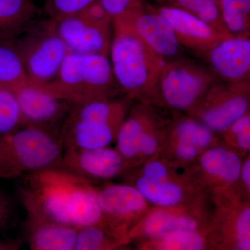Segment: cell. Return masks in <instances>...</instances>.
Returning <instances> with one entry per match:
<instances>
[{
	"label": "cell",
	"instance_id": "cell-1",
	"mask_svg": "<svg viewBox=\"0 0 250 250\" xmlns=\"http://www.w3.org/2000/svg\"><path fill=\"white\" fill-rule=\"evenodd\" d=\"M18 194L27 215L80 229L104 223L95 182L60 166L22 177Z\"/></svg>",
	"mask_w": 250,
	"mask_h": 250
},
{
	"label": "cell",
	"instance_id": "cell-2",
	"mask_svg": "<svg viewBox=\"0 0 250 250\" xmlns=\"http://www.w3.org/2000/svg\"><path fill=\"white\" fill-rule=\"evenodd\" d=\"M132 15L113 20L109 59L118 87L126 98L148 104L166 62L135 31Z\"/></svg>",
	"mask_w": 250,
	"mask_h": 250
},
{
	"label": "cell",
	"instance_id": "cell-3",
	"mask_svg": "<svg viewBox=\"0 0 250 250\" xmlns=\"http://www.w3.org/2000/svg\"><path fill=\"white\" fill-rule=\"evenodd\" d=\"M39 86L73 104L114 98L121 90L109 56L73 52L67 54L52 82Z\"/></svg>",
	"mask_w": 250,
	"mask_h": 250
},
{
	"label": "cell",
	"instance_id": "cell-4",
	"mask_svg": "<svg viewBox=\"0 0 250 250\" xmlns=\"http://www.w3.org/2000/svg\"><path fill=\"white\" fill-rule=\"evenodd\" d=\"M128 113L127 101L115 97L74 104L61 129L65 150L110 146Z\"/></svg>",
	"mask_w": 250,
	"mask_h": 250
},
{
	"label": "cell",
	"instance_id": "cell-5",
	"mask_svg": "<svg viewBox=\"0 0 250 250\" xmlns=\"http://www.w3.org/2000/svg\"><path fill=\"white\" fill-rule=\"evenodd\" d=\"M65 148L60 136L25 126L0 138V179L22 178L57 166Z\"/></svg>",
	"mask_w": 250,
	"mask_h": 250
},
{
	"label": "cell",
	"instance_id": "cell-6",
	"mask_svg": "<svg viewBox=\"0 0 250 250\" xmlns=\"http://www.w3.org/2000/svg\"><path fill=\"white\" fill-rule=\"evenodd\" d=\"M14 41L28 80L36 85L52 82L70 53L56 30L54 21L48 18H41Z\"/></svg>",
	"mask_w": 250,
	"mask_h": 250
},
{
	"label": "cell",
	"instance_id": "cell-7",
	"mask_svg": "<svg viewBox=\"0 0 250 250\" xmlns=\"http://www.w3.org/2000/svg\"><path fill=\"white\" fill-rule=\"evenodd\" d=\"M201 64L186 59L165 62L161 70L153 100L156 96L169 107L192 111L208 89L219 80Z\"/></svg>",
	"mask_w": 250,
	"mask_h": 250
},
{
	"label": "cell",
	"instance_id": "cell-8",
	"mask_svg": "<svg viewBox=\"0 0 250 250\" xmlns=\"http://www.w3.org/2000/svg\"><path fill=\"white\" fill-rule=\"evenodd\" d=\"M54 23L70 52L109 56L113 19L99 0L78 14Z\"/></svg>",
	"mask_w": 250,
	"mask_h": 250
},
{
	"label": "cell",
	"instance_id": "cell-9",
	"mask_svg": "<svg viewBox=\"0 0 250 250\" xmlns=\"http://www.w3.org/2000/svg\"><path fill=\"white\" fill-rule=\"evenodd\" d=\"M97 201L104 223L126 242L131 230L149 211V202L129 183L97 186Z\"/></svg>",
	"mask_w": 250,
	"mask_h": 250
},
{
	"label": "cell",
	"instance_id": "cell-10",
	"mask_svg": "<svg viewBox=\"0 0 250 250\" xmlns=\"http://www.w3.org/2000/svg\"><path fill=\"white\" fill-rule=\"evenodd\" d=\"M250 111V85L218 82L192 110L213 132H225Z\"/></svg>",
	"mask_w": 250,
	"mask_h": 250
},
{
	"label": "cell",
	"instance_id": "cell-11",
	"mask_svg": "<svg viewBox=\"0 0 250 250\" xmlns=\"http://www.w3.org/2000/svg\"><path fill=\"white\" fill-rule=\"evenodd\" d=\"M12 89L24 126H36L60 136L62 125L73 104L29 81Z\"/></svg>",
	"mask_w": 250,
	"mask_h": 250
},
{
	"label": "cell",
	"instance_id": "cell-12",
	"mask_svg": "<svg viewBox=\"0 0 250 250\" xmlns=\"http://www.w3.org/2000/svg\"><path fill=\"white\" fill-rule=\"evenodd\" d=\"M58 166L95 183L116 178L130 170L123 156L109 146L65 149Z\"/></svg>",
	"mask_w": 250,
	"mask_h": 250
},
{
	"label": "cell",
	"instance_id": "cell-13",
	"mask_svg": "<svg viewBox=\"0 0 250 250\" xmlns=\"http://www.w3.org/2000/svg\"><path fill=\"white\" fill-rule=\"evenodd\" d=\"M170 22L182 47L207 58L213 47L225 38L209 24L193 14L171 6L148 4Z\"/></svg>",
	"mask_w": 250,
	"mask_h": 250
},
{
	"label": "cell",
	"instance_id": "cell-14",
	"mask_svg": "<svg viewBox=\"0 0 250 250\" xmlns=\"http://www.w3.org/2000/svg\"><path fill=\"white\" fill-rule=\"evenodd\" d=\"M206 59L219 81L250 85V37L225 38Z\"/></svg>",
	"mask_w": 250,
	"mask_h": 250
},
{
	"label": "cell",
	"instance_id": "cell-15",
	"mask_svg": "<svg viewBox=\"0 0 250 250\" xmlns=\"http://www.w3.org/2000/svg\"><path fill=\"white\" fill-rule=\"evenodd\" d=\"M135 31L165 62L177 59L182 46L170 22L147 3L131 16Z\"/></svg>",
	"mask_w": 250,
	"mask_h": 250
},
{
	"label": "cell",
	"instance_id": "cell-16",
	"mask_svg": "<svg viewBox=\"0 0 250 250\" xmlns=\"http://www.w3.org/2000/svg\"><path fill=\"white\" fill-rule=\"evenodd\" d=\"M157 125L155 115L149 104L140 103L129 111L116 139L117 150L127 163L130 169L141 164L140 147L149 130Z\"/></svg>",
	"mask_w": 250,
	"mask_h": 250
},
{
	"label": "cell",
	"instance_id": "cell-17",
	"mask_svg": "<svg viewBox=\"0 0 250 250\" xmlns=\"http://www.w3.org/2000/svg\"><path fill=\"white\" fill-rule=\"evenodd\" d=\"M24 235L31 250H75L76 227L27 215Z\"/></svg>",
	"mask_w": 250,
	"mask_h": 250
},
{
	"label": "cell",
	"instance_id": "cell-18",
	"mask_svg": "<svg viewBox=\"0 0 250 250\" xmlns=\"http://www.w3.org/2000/svg\"><path fill=\"white\" fill-rule=\"evenodd\" d=\"M183 230H199L196 219L163 208L148 211L131 230L128 240L139 241L141 246Z\"/></svg>",
	"mask_w": 250,
	"mask_h": 250
},
{
	"label": "cell",
	"instance_id": "cell-19",
	"mask_svg": "<svg viewBox=\"0 0 250 250\" xmlns=\"http://www.w3.org/2000/svg\"><path fill=\"white\" fill-rule=\"evenodd\" d=\"M31 0H0V41H14L41 18Z\"/></svg>",
	"mask_w": 250,
	"mask_h": 250
},
{
	"label": "cell",
	"instance_id": "cell-20",
	"mask_svg": "<svg viewBox=\"0 0 250 250\" xmlns=\"http://www.w3.org/2000/svg\"><path fill=\"white\" fill-rule=\"evenodd\" d=\"M129 182L137 188L149 203L161 208H172L183 202L185 192L183 188L172 179L152 180L137 172H130Z\"/></svg>",
	"mask_w": 250,
	"mask_h": 250
},
{
	"label": "cell",
	"instance_id": "cell-21",
	"mask_svg": "<svg viewBox=\"0 0 250 250\" xmlns=\"http://www.w3.org/2000/svg\"><path fill=\"white\" fill-rule=\"evenodd\" d=\"M200 164L206 173L223 183L234 184L241 177V158L227 148H208L200 156Z\"/></svg>",
	"mask_w": 250,
	"mask_h": 250
},
{
	"label": "cell",
	"instance_id": "cell-22",
	"mask_svg": "<svg viewBox=\"0 0 250 250\" xmlns=\"http://www.w3.org/2000/svg\"><path fill=\"white\" fill-rule=\"evenodd\" d=\"M156 6H171L193 14L209 24L226 36L229 34L224 25L217 0H154Z\"/></svg>",
	"mask_w": 250,
	"mask_h": 250
},
{
	"label": "cell",
	"instance_id": "cell-23",
	"mask_svg": "<svg viewBox=\"0 0 250 250\" xmlns=\"http://www.w3.org/2000/svg\"><path fill=\"white\" fill-rule=\"evenodd\" d=\"M14 41H0V86L10 88L29 81Z\"/></svg>",
	"mask_w": 250,
	"mask_h": 250
},
{
	"label": "cell",
	"instance_id": "cell-24",
	"mask_svg": "<svg viewBox=\"0 0 250 250\" xmlns=\"http://www.w3.org/2000/svg\"><path fill=\"white\" fill-rule=\"evenodd\" d=\"M126 243L104 223H95L79 229L75 250H114Z\"/></svg>",
	"mask_w": 250,
	"mask_h": 250
},
{
	"label": "cell",
	"instance_id": "cell-25",
	"mask_svg": "<svg viewBox=\"0 0 250 250\" xmlns=\"http://www.w3.org/2000/svg\"><path fill=\"white\" fill-rule=\"evenodd\" d=\"M224 25L232 36L249 37L250 0H217Z\"/></svg>",
	"mask_w": 250,
	"mask_h": 250
},
{
	"label": "cell",
	"instance_id": "cell-26",
	"mask_svg": "<svg viewBox=\"0 0 250 250\" xmlns=\"http://www.w3.org/2000/svg\"><path fill=\"white\" fill-rule=\"evenodd\" d=\"M172 136L174 141L190 145L200 151L208 149L214 141V132L200 121L181 120L174 125Z\"/></svg>",
	"mask_w": 250,
	"mask_h": 250
},
{
	"label": "cell",
	"instance_id": "cell-27",
	"mask_svg": "<svg viewBox=\"0 0 250 250\" xmlns=\"http://www.w3.org/2000/svg\"><path fill=\"white\" fill-rule=\"evenodd\" d=\"M152 244L153 248L162 250H200L205 249L206 241L199 230H183L145 243L140 246L144 248Z\"/></svg>",
	"mask_w": 250,
	"mask_h": 250
},
{
	"label": "cell",
	"instance_id": "cell-28",
	"mask_svg": "<svg viewBox=\"0 0 250 250\" xmlns=\"http://www.w3.org/2000/svg\"><path fill=\"white\" fill-rule=\"evenodd\" d=\"M24 126L12 88L0 86V138Z\"/></svg>",
	"mask_w": 250,
	"mask_h": 250
},
{
	"label": "cell",
	"instance_id": "cell-29",
	"mask_svg": "<svg viewBox=\"0 0 250 250\" xmlns=\"http://www.w3.org/2000/svg\"><path fill=\"white\" fill-rule=\"evenodd\" d=\"M229 232L233 249L250 250V205L236 210L231 222Z\"/></svg>",
	"mask_w": 250,
	"mask_h": 250
},
{
	"label": "cell",
	"instance_id": "cell-30",
	"mask_svg": "<svg viewBox=\"0 0 250 250\" xmlns=\"http://www.w3.org/2000/svg\"><path fill=\"white\" fill-rule=\"evenodd\" d=\"M97 0H45L44 13L49 19L59 21L78 14L89 7Z\"/></svg>",
	"mask_w": 250,
	"mask_h": 250
},
{
	"label": "cell",
	"instance_id": "cell-31",
	"mask_svg": "<svg viewBox=\"0 0 250 250\" xmlns=\"http://www.w3.org/2000/svg\"><path fill=\"white\" fill-rule=\"evenodd\" d=\"M112 19L124 17L144 6L145 0H99Z\"/></svg>",
	"mask_w": 250,
	"mask_h": 250
},
{
	"label": "cell",
	"instance_id": "cell-32",
	"mask_svg": "<svg viewBox=\"0 0 250 250\" xmlns=\"http://www.w3.org/2000/svg\"><path fill=\"white\" fill-rule=\"evenodd\" d=\"M227 132L232 136L238 147L250 151V111L237 120Z\"/></svg>",
	"mask_w": 250,
	"mask_h": 250
},
{
	"label": "cell",
	"instance_id": "cell-33",
	"mask_svg": "<svg viewBox=\"0 0 250 250\" xmlns=\"http://www.w3.org/2000/svg\"><path fill=\"white\" fill-rule=\"evenodd\" d=\"M146 178L152 180H165L170 178V172L167 166L160 161L149 160L144 161L139 170L136 171Z\"/></svg>",
	"mask_w": 250,
	"mask_h": 250
},
{
	"label": "cell",
	"instance_id": "cell-34",
	"mask_svg": "<svg viewBox=\"0 0 250 250\" xmlns=\"http://www.w3.org/2000/svg\"><path fill=\"white\" fill-rule=\"evenodd\" d=\"M14 218V205L9 197L0 190V231L9 228Z\"/></svg>",
	"mask_w": 250,
	"mask_h": 250
},
{
	"label": "cell",
	"instance_id": "cell-35",
	"mask_svg": "<svg viewBox=\"0 0 250 250\" xmlns=\"http://www.w3.org/2000/svg\"><path fill=\"white\" fill-rule=\"evenodd\" d=\"M201 151L197 148L186 144V143L175 141L174 153L179 159L184 161H190L195 159L200 154Z\"/></svg>",
	"mask_w": 250,
	"mask_h": 250
},
{
	"label": "cell",
	"instance_id": "cell-36",
	"mask_svg": "<svg viewBox=\"0 0 250 250\" xmlns=\"http://www.w3.org/2000/svg\"><path fill=\"white\" fill-rule=\"evenodd\" d=\"M240 179H241L250 196V158L247 159L242 165Z\"/></svg>",
	"mask_w": 250,
	"mask_h": 250
},
{
	"label": "cell",
	"instance_id": "cell-37",
	"mask_svg": "<svg viewBox=\"0 0 250 250\" xmlns=\"http://www.w3.org/2000/svg\"><path fill=\"white\" fill-rule=\"evenodd\" d=\"M21 239H3L0 238V250H17L22 248Z\"/></svg>",
	"mask_w": 250,
	"mask_h": 250
},
{
	"label": "cell",
	"instance_id": "cell-38",
	"mask_svg": "<svg viewBox=\"0 0 250 250\" xmlns=\"http://www.w3.org/2000/svg\"><path fill=\"white\" fill-rule=\"evenodd\" d=\"M249 37H250V36H249Z\"/></svg>",
	"mask_w": 250,
	"mask_h": 250
}]
</instances>
